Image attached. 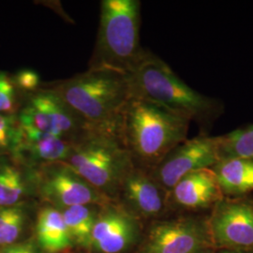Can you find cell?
I'll return each instance as SVG.
<instances>
[{
    "instance_id": "cell-18",
    "label": "cell",
    "mask_w": 253,
    "mask_h": 253,
    "mask_svg": "<svg viewBox=\"0 0 253 253\" xmlns=\"http://www.w3.org/2000/svg\"><path fill=\"white\" fill-rule=\"evenodd\" d=\"M95 207L98 206H74L61 210L71 237L80 243H90L92 230L99 216Z\"/></svg>"
},
{
    "instance_id": "cell-14",
    "label": "cell",
    "mask_w": 253,
    "mask_h": 253,
    "mask_svg": "<svg viewBox=\"0 0 253 253\" xmlns=\"http://www.w3.org/2000/svg\"><path fill=\"white\" fill-rule=\"evenodd\" d=\"M21 128V144L12 158L34 170L68 160L73 142L34 129Z\"/></svg>"
},
{
    "instance_id": "cell-10",
    "label": "cell",
    "mask_w": 253,
    "mask_h": 253,
    "mask_svg": "<svg viewBox=\"0 0 253 253\" xmlns=\"http://www.w3.org/2000/svg\"><path fill=\"white\" fill-rule=\"evenodd\" d=\"M219 161L218 136L203 132L191 139L187 138L176 145L149 172L163 190L169 193L188 173L212 168Z\"/></svg>"
},
{
    "instance_id": "cell-16",
    "label": "cell",
    "mask_w": 253,
    "mask_h": 253,
    "mask_svg": "<svg viewBox=\"0 0 253 253\" xmlns=\"http://www.w3.org/2000/svg\"><path fill=\"white\" fill-rule=\"evenodd\" d=\"M225 197H242L253 192V161L247 159L220 160L212 167Z\"/></svg>"
},
{
    "instance_id": "cell-26",
    "label": "cell",
    "mask_w": 253,
    "mask_h": 253,
    "mask_svg": "<svg viewBox=\"0 0 253 253\" xmlns=\"http://www.w3.org/2000/svg\"><path fill=\"white\" fill-rule=\"evenodd\" d=\"M196 253H217V251H215L214 249H206V250H202L200 252Z\"/></svg>"
},
{
    "instance_id": "cell-17",
    "label": "cell",
    "mask_w": 253,
    "mask_h": 253,
    "mask_svg": "<svg viewBox=\"0 0 253 253\" xmlns=\"http://www.w3.org/2000/svg\"><path fill=\"white\" fill-rule=\"evenodd\" d=\"M37 235L40 245L49 253H56L71 245V235L61 210L46 206L38 213Z\"/></svg>"
},
{
    "instance_id": "cell-22",
    "label": "cell",
    "mask_w": 253,
    "mask_h": 253,
    "mask_svg": "<svg viewBox=\"0 0 253 253\" xmlns=\"http://www.w3.org/2000/svg\"><path fill=\"white\" fill-rule=\"evenodd\" d=\"M19 93L11 76L6 72L0 71V114H17L20 102Z\"/></svg>"
},
{
    "instance_id": "cell-4",
    "label": "cell",
    "mask_w": 253,
    "mask_h": 253,
    "mask_svg": "<svg viewBox=\"0 0 253 253\" xmlns=\"http://www.w3.org/2000/svg\"><path fill=\"white\" fill-rule=\"evenodd\" d=\"M140 23L139 0H102L88 69L130 73L145 51L140 44Z\"/></svg>"
},
{
    "instance_id": "cell-13",
    "label": "cell",
    "mask_w": 253,
    "mask_h": 253,
    "mask_svg": "<svg viewBox=\"0 0 253 253\" xmlns=\"http://www.w3.org/2000/svg\"><path fill=\"white\" fill-rule=\"evenodd\" d=\"M224 197L212 168L190 172L169 192V205L190 213L210 212Z\"/></svg>"
},
{
    "instance_id": "cell-1",
    "label": "cell",
    "mask_w": 253,
    "mask_h": 253,
    "mask_svg": "<svg viewBox=\"0 0 253 253\" xmlns=\"http://www.w3.org/2000/svg\"><path fill=\"white\" fill-rule=\"evenodd\" d=\"M127 76L130 97L148 100L203 127L211 126L223 114L220 100L191 88L168 64L148 50Z\"/></svg>"
},
{
    "instance_id": "cell-2",
    "label": "cell",
    "mask_w": 253,
    "mask_h": 253,
    "mask_svg": "<svg viewBox=\"0 0 253 253\" xmlns=\"http://www.w3.org/2000/svg\"><path fill=\"white\" fill-rule=\"evenodd\" d=\"M190 121L148 100L130 97L118 134L134 165L151 171L187 139Z\"/></svg>"
},
{
    "instance_id": "cell-5",
    "label": "cell",
    "mask_w": 253,
    "mask_h": 253,
    "mask_svg": "<svg viewBox=\"0 0 253 253\" xmlns=\"http://www.w3.org/2000/svg\"><path fill=\"white\" fill-rule=\"evenodd\" d=\"M108 199L118 194L134 166L118 132L88 126L73 142L65 162Z\"/></svg>"
},
{
    "instance_id": "cell-25",
    "label": "cell",
    "mask_w": 253,
    "mask_h": 253,
    "mask_svg": "<svg viewBox=\"0 0 253 253\" xmlns=\"http://www.w3.org/2000/svg\"><path fill=\"white\" fill-rule=\"evenodd\" d=\"M217 253H253V251L245 252V251H217Z\"/></svg>"
},
{
    "instance_id": "cell-9",
    "label": "cell",
    "mask_w": 253,
    "mask_h": 253,
    "mask_svg": "<svg viewBox=\"0 0 253 253\" xmlns=\"http://www.w3.org/2000/svg\"><path fill=\"white\" fill-rule=\"evenodd\" d=\"M206 249H213L207 216H183L154 222L137 253H196Z\"/></svg>"
},
{
    "instance_id": "cell-7",
    "label": "cell",
    "mask_w": 253,
    "mask_h": 253,
    "mask_svg": "<svg viewBox=\"0 0 253 253\" xmlns=\"http://www.w3.org/2000/svg\"><path fill=\"white\" fill-rule=\"evenodd\" d=\"M215 251H253V196L223 197L207 216Z\"/></svg>"
},
{
    "instance_id": "cell-6",
    "label": "cell",
    "mask_w": 253,
    "mask_h": 253,
    "mask_svg": "<svg viewBox=\"0 0 253 253\" xmlns=\"http://www.w3.org/2000/svg\"><path fill=\"white\" fill-rule=\"evenodd\" d=\"M21 97L17 117L22 127L73 142L90 126L47 84Z\"/></svg>"
},
{
    "instance_id": "cell-19",
    "label": "cell",
    "mask_w": 253,
    "mask_h": 253,
    "mask_svg": "<svg viewBox=\"0 0 253 253\" xmlns=\"http://www.w3.org/2000/svg\"><path fill=\"white\" fill-rule=\"evenodd\" d=\"M220 160L247 159L253 161V124L240 126L218 136Z\"/></svg>"
},
{
    "instance_id": "cell-8",
    "label": "cell",
    "mask_w": 253,
    "mask_h": 253,
    "mask_svg": "<svg viewBox=\"0 0 253 253\" xmlns=\"http://www.w3.org/2000/svg\"><path fill=\"white\" fill-rule=\"evenodd\" d=\"M37 194L54 208L110 203L105 195L92 187L67 163H55L37 169Z\"/></svg>"
},
{
    "instance_id": "cell-23",
    "label": "cell",
    "mask_w": 253,
    "mask_h": 253,
    "mask_svg": "<svg viewBox=\"0 0 253 253\" xmlns=\"http://www.w3.org/2000/svg\"><path fill=\"white\" fill-rule=\"evenodd\" d=\"M11 78L15 87L22 95L35 92L42 86L39 73L30 69L20 70Z\"/></svg>"
},
{
    "instance_id": "cell-24",
    "label": "cell",
    "mask_w": 253,
    "mask_h": 253,
    "mask_svg": "<svg viewBox=\"0 0 253 253\" xmlns=\"http://www.w3.org/2000/svg\"><path fill=\"white\" fill-rule=\"evenodd\" d=\"M0 253H37L32 246L25 244V243H18L12 245L9 247H6L0 249Z\"/></svg>"
},
{
    "instance_id": "cell-20",
    "label": "cell",
    "mask_w": 253,
    "mask_h": 253,
    "mask_svg": "<svg viewBox=\"0 0 253 253\" xmlns=\"http://www.w3.org/2000/svg\"><path fill=\"white\" fill-rule=\"evenodd\" d=\"M27 217V203L0 208V249L18 244Z\"/></svg>"
},
{
    "instance_id": "cell-15",
    "label": "cell",
    "mask_w": 253,
    "mask_h": 253,
    "mask_svg": "<svg viewBox=\"0 0 253 253\" xmlns=\"http://www.w3.org/2000/svg\"><path fill=\"white\" fill-rule=\"evenodd\" d=\"M37 193V171L10 156L0 157V208L27 202Z\"/></svg>"
},
{
    "instance_id": "cell-21",
    "label": "cell",
    "mask_w": 253,
    "mask_h": 253,
    "mask_svg": "<svg viewBox=\"0 0 253 253\" xmlns=\"http://www.w3.org/2000/svg\"><path fill=\"white\" fill-rule=\"evenodd\" d=\"M22 140V128L17 114H0V157H12Z\"/></svg>"
},
{
    "instance_id": "cell-3",
    "label": "cell",
    "mask_w": 253,
    "mask_h": 253,
    "mask_svg": "<svg viewBox=\"0 0 253 253\" xmlns=\"http://www.w3.org/2000/svg\"><path fill=\"white\" fill-rule=\"evenodd\" d=\"M88 125L116 131L130 98L128 76L104 69H87L71 78L47 84Z\"/></svg>"
},
{
    "instance_id": "cell-12",
    "label": "cell",
    "mask_w": 253,
    "mask_h": 253,
    "mask_svg": "<svg viewBox=\"0 0 253 253\" xmlns=\"http://www.w3.org/2000/svg\"><path fill=\"white\" fill-rule=\"evenodd\" d=\"M104 208L93 227L90 244L101 253H121L137 238V217L122 206H112L108 203Z\"/></svg>"
},
{
    "instance_id": "cell-11",
    "label": "cell",
    "mask_w": 253,
    "mask_h": 253,
    "mask_svg": "<svg viewBox=\"0 0 253 253\" xmlns=\"http://www.w3.org/2000/svg\"><path fill=\"white\" fill-rule=\"evenodd\" d=\"M118 195L121 206L136 217H161L170 207L169 193L158 184L150 172L136 165L126 173Z\"/></svg>"
}]
</instances>
